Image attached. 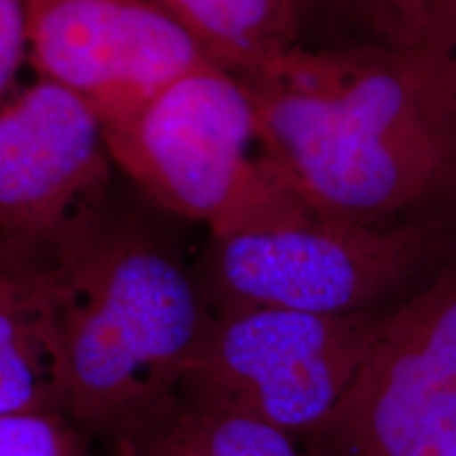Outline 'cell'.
Returning <instances> with one entry per match:
<instances>
[{"label": "cell", "mask_w": 456, "mask_h": 456, "mask_svg": "<svg viewBox=\"0 0 456 456\" xmlns=\"http://www.w3.org/2000/svg\"><path fill=\"white\" fill-rule=\"evenodd\" d=\"M241 81L285 174L315 212L395 222L456 209L448 45H298Z\"/></svg>", "instance_id": "cell-1"}, {"label": "cell", "mask_w": 456, "mask_h": 456, "mask_svg": "<svg viewBox=\"0 0 456 456\" xmlns=\"http://www.w3.org/2000/svg\"><path fill=\"white\" fill-rule=\"evenodd\" d=\"M20 249L41 256L53 285L72 420L112 456L151 446L178 420L182 379L212 317L197 275L151 228L108 209Z\"/></svg>", "instance_id": "cell-2"}, {"label": "cell", "mask_w": 456, "mask_h": 456, "mask_svg": "<svg viewBox=\"0 0 456 456\" xmlns=\"http://www.w3.org/2000/svg\"><path fill=\"white\" fill-rule=\"evenodd\" d=\"M104 131L112 161L159 208L201 222L212 237L315 214L285 174L248 85L216 64Z\"/></svg>", "instance_id": "cell-3"}, {"label": "cell", "mask_w": 456, "mask_h": 456, "mask_svg": "<svg viewBox=\"0 0 456 456\" xmlns=\"http://www.w3.org/2000/svg\"><path fill=\"white\" fill-rule=\"evenodd\" d=\"M456 256V209L395 222L311 214L212 237L199 283L209 309L351 315L406 300Z\"/></svg>", "instance_id": "cell-4"}, {"label": "cell", "mask_w": 456, "mask_h": 456, "mask_svg": "<svg viewBox=\"0 0 456 456\" xmlns=\"http://www.w3.org/2000/svg\"><path fill=\"white\" fill-rule=\"evenodd\" d=\"M397 305L351 315L212 311L182 379V408L252 416L300 440L332 416Z\"/></svg>", "instance_id": "cell-5"}, {"label": "cell", "mask_w": 456, "mask_h": 456, "mask_svg": "<svg viewBox=\"0 0 456 456\" xmlns=\"http://www.w3.org/2000/svg\"><path fill=\"white\" fill-rule=\"evenodd\" d=\"M306 456H456V256L399 302Z\"/></svg>", "instance_id": "cell-6"}, {"label": "cell", "mask_w": 456, "mask_h": 456, "mask_svg": "<svg viewBox=\"0 0 456 456\" xmlns=\"http://www.w3.org/2000/svg\"><path fill=\"white\" fill-rule=\"evenodd\" d=\"M28 17L38 77L81 95L104 127L216 64L195 34L152 0H28Z\"/></svg>", "instance_id": "cell-7"}, {"label": "cell", "mask_w": 456, "mask_h": 456, "mask_svg": "<svg viewBox=\"0 0 456 456\" xmlns=\"http://www.w3.org/2000/svg\"><path fill=\"white\" fill-rule=\"evenodd\" d=\"M110 161L81 95L43 77L15 91L0 112V245L41 248L104 214Z\"/></svg>", "instance_id": "cell-8"}, {"label": "cell", "mask_w": 456, "mask_h": 456, "mask_svg": "<svg viewBox=\"0 0 456 456\" xmlns=\"http://www.w3.org/2000/svg\"><path fill=\"white\" fill-rule=\"evenodd\" d=\"M70 414V376L53 285L32 249H0V416Z\"/></svg>", "instance_id": "cell-9"}, {"label": "cell", "mask_w": 456, "mask_h": 456, "mask_svg": "<svg viewBox=\"0 0 456 456\" xmlns=\"http://www.w3.org/2000/svg\"><path fill=\"white\" fill-rule=\"evenodd\" d=\"M188 28L212 60L239 78L300 45L296 0H152Z\"/></svg>", "instance_id": "cell-10"}, {"label": "cell", "mask_w": 456, "mask_h": 456, "mask_svg": "<svg viewBox=\"0 0 456 456\" xmlns=\"http://www.w3.org/2000/svg\"><path fill=\"white\" fill-rule=\"evenodd\" d=\"M178 425L208 456H306L298 437L252 416L182 408Z\"/></svg>", "instance_id": "cell-11"}, {"label": "cell", "mask_w": 456, "mask_h": 456, "mask_svg": "<svg viewBox=\"0 0 456 456\" xmlns=\"http://www.w3.org/2000/svg\"><path fill=\"white\" fill-rule=\"evenodd\" d=\"M94 444L70 414L0 416V456H95Z\"/></svg>", "instance_id": "cell-12"}, {"label": "cell", "mask_w": 456, "mask_h": 456, "mask_svg": "<svg viewBox=\"0 0 456 456\" xmlns=\"http://www.w3.org/2000/svg\"><path fill=\"white\" fill-rule=\"evenodd\" d=\"M368 26L370 41L416 45L433 38L427 0H346Z\"/></svg>", "instance_id": "cell-13"}, {"label": "cell", "mask_w": 456, "mask_h": 456, "mask_svg": "<svg viewBox=\"0 0 456 456\" xmlns=\"http://www.w3.org/2000/svg\"><path fill=\"white\" fill-rule=\"evenodd\" d=\"M30 57L28 0H0V94L3 102L15 94V81Z\"/></svg>", "instance_id": "cell-14"}, {"label": "cell", "mask_w": 456, "mask_h": 456, "mask_svg": "<svg viewBox=\"0 0 456 456\" xmlns=\"http://www.w3.org/2000/svg\"><path fill=\"white\" fill-rule=\"evenodd\" d=\"M431 13L433 38L448 45L456 57V0H427Z\"/></svg>", "instance_id": "cell-15"}, {"label": "cell", "mask_w": 456, "mask_h": 456, "mask_svg": "<svg viewBox=\"0 0 456 456\" xmlns=\"http://www.w3.org/2000/svg\"><path fill=\"white\" fill-rule=\"evenodd\" d=\"M169 436H171V446H174L175 456H208L201 448H199V444L192 440L184 429H182L178 420H175L174 427L169 429Z\"/></svg>", "instance_id": "cell-16"}, {"label": "cell", "mask_w": 456, "mask_h": 456, "mask_svg": "<svg viewBox=\"0 0 456 456\" xmlns=\"http://www.w3.org/2000/svg\"><path fill=\"white\" fill-rule=\"evenodd\" d=\"M134 456H175L174 454V446H171V436L169 431L163 433L157 442H152L151 446H146L140 452H135Z\"/></svg>", "instance_id": "cell-17"}]
</instances>
